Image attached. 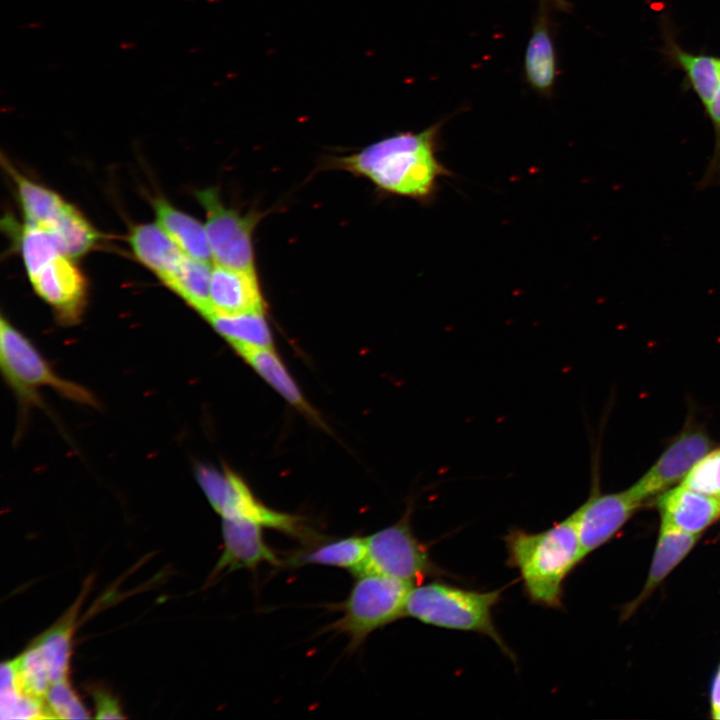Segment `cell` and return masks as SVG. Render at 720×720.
Returning a JSON list of instances; mask_svg holds the SVG:
<instances>
[{
	"mask_svg": "<svg viewBox=\"0 0 720 720\" xmlns=\"http://www.w3.org/2000/svg\"><path fill=\"white\" fill-rule=\"evenodd\" d=\"M442 119L420 132H399L361 151L331 160V167L366 177L384 192L430 202L441 178L451 175L439 161Z\"/></svg>",
	"mask_w": 720,
	"mask_h": 720,
	"instance_id": "cell-1",
	"label": "cell"
},
{
	"mask_svg": "<svg viewBox=\"0 0 720 720\" xmlns=\"http://www.w3.org/2000/svg\"><path fill=\"white\" fill-rule=\"evenodd\" d=\"M504 542L507 564L518 570L528 599L546 608H561L564 581L585 558L576 512L541 532L510 529Z\"/></svg>",
	"mask_w": 720,
	"mask_h": 720,
	"instance_id": "cell-2",
	"label": "cell"
},
{
	"mask_svg": "<svg viewBox=\"0 0 720 720\" xmlns=\"http://www.w3.org/2000/svg\"><path fill=\"white\" fill-rule=\"evenodd\" d=\"M501 594V589L476 591L443 582L421 583L408 593L405 616L435 627L483 634L514 659L492 617Z\"/></svg>",
	"mask_w": 720,
	"mask_h": 720,
	"instance_id": "cell-3",
	"label": "cell"
},
{
	"mask_svg": "<svg viewBox=\"0 0 720 720\" xmlns=\"http://www.w3.org/2000/svg\"><path fill=\"white\" fill-rule=\"evenodd\" d=\"M355 578L341 604V617L327 627L345 634L351 651L359 648L374 631L405 616L406 599L413 586L375 573H363Z\"/></svg>",
	"mask_w": 720,
	"mask_h": 720,
	"instance_id": "cell-4",
	"label": "cell"
},
{
	"mask_svg": "<svg viewBox=\"0 0 720 720\" xmlns=\"http://www.w3.org/2000/svg\"><path fill=\"white\" fill-rule=\"evenodd\" d=\"M196 476L210 505L221 518L253 521L305 544L319 537L306 525L303 518L266 506L241 477L227 468L220 471L200 465L197 467Z\"/></svg>",
	"mask_w": 720,
	"mask_h": 720,
	"instance_id": "cell-5",
	"label": "cell"
},
{
	"mask_svg": "<svg viewBox=\"0 0 720 720\" xmlns=\"http://www.w3.org/2000/svg\"><path fill=\"white\" fill-rule=\"evenodd\" d=\"M411 511L409 505L398 522L365 537V560L356 575L375 573L418 585L427 577L442 574L426 545L412 531Z\"/></svg>",
	"mask_w": 720,
	"mask_h": 720,
	"instance_id": "cell-6",
	"label": "cell"
},
{
	"mask_svg": "<svg viewBox=\"0 0 720 720\" xmlns=\"http://www.w3.org/2000/svg\"><path fill=\"white\" fill-rule=\"evenodd\" d=\"M0 360L5 377L23 401L38 402V390L50 387L78 403L96 405L88 390L57 375L34 345L3 317L0 324Z\"/></svg>",
	"mask_w": 720,
	"mask_h": 720,
	"instance_id": "cell-7",
	"label": "cell"
},
{
	"mask_svg": "<svg viewBox=\"0 0 720 720\" xmlns=\"http://www.w3.org/2000/svg\"><path fill=\"white\" fill-rule=\"evenodd\" d=\"M196 195L206 212L205 228L214 264L256 272L252 233L260 216L257 213L241 215L225 207L213 188Z\"/></svg>",
	"mask_w": 720,
	"mask_h": 720,
	"instance_id": "cell-8",
	"label": "cell"
},
{
	"mask_svg": "<svg viewBox=\"0 0 720 720\" xmlns=\"http://www.w3.org/2000/svg\"><path fill=\"white\" fill-rule=\"evenodd\" d=\"M706 432L688 429L681 433L661 454L656 463L630 489L639 500L662 492L683 480L696 463L711 451Z\"/></svg>",
	"mask_w": 720,
	"mask_h": 720,
	"instance_id": "cell-9",
	"label": "cell"
},
{
	"mask_svg": "<svg viewBox=\"0 0 720 720\" xmlns=\"http://www.w3.org/2000/svg\"><path fill=\"white\" fill-rule=\"evenodd\" d=\"M641 503L630 489L610 494L593 493L575 511L584 556L610 540Z\"/></svg>",
	"mask_w": 720,
	"mask_h": 720,
	"instance_id": "cell-10",
	"label": "cell"
},
{
	"mask_svg": "<svg viewBox=\"0 0 720 720\" xmlns=\"http://www.w3.org/2000/svg\"><path fill=\"white\" fill-rule=\"evenodd\" d=\"M263 526L243 519L222 518L223 550L212 578L235 570H255L261 564L282 566V558L267 544Z\"/></svg>",
	"mask_w": 720,
	"mask_h": 720,
	"instance_id": "cell-11",
	"label": "cell"
},
{
	"mask_svg": "<svg viewBox=\"0 0 720 720\" xmlns=\"http://www.w3.org/2000/svg\"><path fill=\"white\" fill-rule=\"evenodd\" d=\"M36 293L50 304L64 323H74L83 311L87 284L71 258L60 255L32 280Z\"/></svg>",
	"mask_w": 720,
	"mask_h": 720,
	"instance_id": "cell-12",
	"label": "cell"
},
{
	"mask_svg": "<svg viewBox=\"0 0 720 720\" xmlns=\"http://www.w3.org/2000/svg\"><path fill=\"white\" fill-rule=\"evenodd\" d=\"M537 12L524 54V75L532 90L550 98L557 76V58L552 37L550 3L537 0Z\"/></svg>",
	"mask_w": 720,
	"mask_h": 720,
	"instance_id": "cell-13",
	"label": "cell"
},
{
	"mask_svg": "<svg viewBox=\"0 0 720 720\" xmlns=\"http://www.w3.org/2000/svg\"><path fill=\"white\" fill-rule=\"evenodd\" d=\"M210 301L211 313L239 314L265 311V302L256 272L217 264L212 267Z\"/></svg>",
	"mask_w": 720,
	"mask_h": 720,
	"instance_id": "cell-14",
	"label": "cell"
},
{
	"mask_svg": "<svg viewBox=\"0 0 720 720\" xmlns=\"http://www.w3.org/2000/svg\"><path fill=\"white\" fill-rule=\"evenodd\" d=\"M662 525L700 534L720 517V498L694 491L682 484L658 499Z\"/></svg>",
	"mask_w": 720,
	"mask_h": 720,
	"instance_id": "cell-15",
	"label": "cell"
},
{
	"mask_svg": "<svg viewBox=\"0 0 720 720\" xmlns=\"http://www.w3.org/2000/svg\"><path fill=\"white\" fill-rule=\"evenodd\" d=\"M366 555L365 537L321 538L307 543L303 548L282 558V566L300 568L306 565H322L342 568L354 576L361 570Z\"/></svg>",
	"mask_w": 720,
	"mask_h": 720,
	"instance_id": "cell-16",
	"label": "cell"
},
{
	"mask_svg": "<svg viewBox=\"0 0 720 720\" xmlns=\"http://www.w3.org/2000/svg\"><path fill=\"white\" fill-rule=\"evenodd\" d=\"M129 242L136 257L162 282L176 270L187 255L159 225L155 224L135 226L129 236Z\"/></svg>",
	"mask_w": 720,
	"mask_h": 720,
	"instance_id": "cell-17",
	"label": "cell"
},
{
	"mask_svg": "<svg viewBox=\"0 0 720 720\" xmlns=\"http://www.w3.org/2000/svg\"><path fill=\"white\" fill-rule=\"evenodd\" d=\"M82 599L81 595L55 625L31 643L43 660L52 684L68 680L74 628Z\"/></svg>",
	"mask_w": 720,
	"mask_h": 720,
	"instance_id": "cell-18",
	"label": "cell"
},
{
	"mask_svg": "<svg viewBox=\"0 0 720 720\" xmlns=\"http://www.w3.org/2000/svg\"><path fill=\"white\" fill-rule=\"evenodd\" d=\"M154 209L158 225L188 256L213 261L205 226L162 198L154 201Z\"/></svg>",
	"mask_w": 720,
	"mask_h": 720,
	"instance_id": "cell-19",
	"label": "cell"
},
{
	"mask_svg": "<svg viewBox=\"0 0 720 720\" xmlns=\"http://www.w3.org/2000/svg\"><path fill=\"white\" fill-rule=\"evenodd\" d=\"M264 312L211 313L206 319L236 352L248 348H272V334Z\"/></svg>",
	"mask_w": 720,
	"mask_h": 720,
	"instance_id": "cell-20",
	"label": "cell"
},
{
	"mask_svg": "<svg viewBox=\"0 0 720 720\" xmlns=\"http://www.w3.org/2000/svg\"><path fill=\"white\" fill-rule=\"evenodd\" d=\"M239 355L286 401L314 420L319 417L303 397L297 384L272 348H248Z\"/></svg>",
	"mask_w": 720,
	"mask_h": 720,
	"instance_id": "cell-21",
	"label": "cell"
},
{
	"mask_svg": "<svg viewBox=\"0 0 720 720\" xmlns=\"http://www.w3.org/2000/svg\"><path fill=\"white\" fill-rule=\"evenodd\" d=\"M211 274L210 263L186 255L163 283L203 317H207L212 312Z\"/></svg>",
	"mask_w": 720,
	"mask_h": 720,
	"instance_id": "cell-22",
	"label": "cell"
},
{
	"mask_svg": "<svg viewBox=\"0 0 720 720\" xmlns=\"http://www.w3.org/2000/svg\"><path fill=\"white\" fill-rule=\"evenodd\" d=\"M699 537L700 534H692L661 525L648 580L642 591L641 599L645 598L688 554Z\"/></svg>",
	"mask_w": 720,
	"mask_h": 720,
	"instance_id": "cell-23",
	"label": "cell"
},
{
	"mask_svg": "<svg viewBox=\"0 0 720 720\" xmlns=\"http://www.w3.org/2000/svg\"><path fill=\"white\" fill-rule=\"evenodd\" d=\"M17 185L18 196L27 222L50 228L67 203L55 192L7 167Z\"/></svg>",
	"mask_w": 720,
	"mask_h": 720,
	"instance_id": "cell-24",
	"label": "cell"
},
{
	"mask_svg": "<svg viewBox=\"0 0 720 720\" xmlns=\"http://www.w3.org/2000/svg\"><path fill=\"white\" fill-rule=\"evenodd\" d=\"M668 50L705 107L720 86V57L693 54L673 43H670Z\"/></svg>",
	"mask_w": 720,
	"mask_h": 720,
	"instance_id": "cell-25",
	"label": "cell"
},
{
	"mask_svg": "<svg viewBox=\"0 0 720 720\" xmlns=\"http://www.w3.org/2000/svg\"><path fill=\"white\" fill-rule=\"evenodd\" d=\"M48 230L56 239L61 253L71 259L87 253L98 239L93 226L68 203Z\"/></svg>",
	"mask_w": 720,
	"mask_h": 720,
	"instance_id": "cell-26",
	"label": "cell"
},
{
	"mask_svg": "<svg viewBox=\"0 0 720 720\" xmlns=\"http://www.w3.org/2000/svg\"><path fill=\"white\" fill-rule=\"evenodd\" d=\"M21 250L30 280L52 260L63 255L53 234L48 229L31 222H26L23 227Z\"/></svg>",
	"mask_w": 720,
	"mask_h": 720,
	"instance_id": "cell-27",
	"label": "cell"
},
{
	"mask_svg": "<svg viewBox=\"0 0 720 720\" xmlns=\"http://www.w3.org/2000/svg\"><path fill=\"white\" fill-rule=\"evenodd\" d=\"M0 712L1 719H54L45 699L17 688L1 689Z\"/></svg>",
	"mask_w": 720,
	"mask_h": 720,
	"instance_id": "cell-28",
	"label": "cell"
},
{
	"mask_svg": "<svg viewBox=\"0 0 720 720\" xmlns=\"http://www.w3.org/2000/svg\"><path fill=\"white\" fill-rule=\"evenodd\" d=\"M682 485L720 498V448L708 452L683 479Z\"/></svg>",
	"mask_w": 720,
	"mask_h": 720,
	"instance_id": "cell-29",
	"label": "cell"
},
{
	"mask_svg": "<svg viewBox=\"0 0 720 720\" xmlns=\"http://www.w3.org/2000/svg\"><path fill=\"white\" fill-rule=\"evenodd\" d=\"M45 703L53 718L87 719L89 713L68 680L53 683L45 695Z\"/></svg>",
	"mask_w": 720,
	"mask_h": 720,
	"instance_id": "cell-30",
	"label": "cell"
},
{
	"mask_svg": "<svg viewBox=\"0 0 720 720\" xmlns=\"http://www.w3.org/2000/svg\"><path fill=\"white\" fill-rule=\"evenodd\" d=\"M91 696L95 703L97 719H123L120 704L110 692L102 688H93Z\"/></svg>",
	"mask_w": 720,
	"mask_h": 720,
	"instance_id": "cell-31",
	"label": "cell"
},
{
	"mask_svg": "<svg viewBox=\"0 0 720 720\" xmlns=\"http://www.w3.org/2000/svg\"><path fill=\"white\" fill-rule=\"evenodd\" d=\"M712 712L715 719L720 718V670L714 680L712 691Z\"/></svg>",
	"mask_w": 720,
	"mask_h": 720,
	"instance_id": "cell-32",
	"label": "cell"
},
{
	"mask_svg": "<svg viewBox=\"0 0 720 720\" xmlns=\"http://www.w3.org/2000/svg\"><path fill=\"white\" fill-rule=\"evenodd\" d=\"M549 2L554 9L560 10V11H568L570 6L569 3L566 0H545Z\"/></svg>",
	"mask_w": 720,
	"mask_h": 720,
	"instance_id": "cell-33",
	"label": "cell"
}]
</instances>
